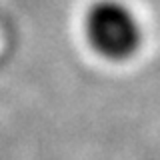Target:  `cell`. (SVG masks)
<instances>
[{
    "mask_svg": "<svg viewBox=\"0 0 160 160\" xmlns=\"http://www.w3.org/2000/svg\"><path fill=\"white\" fill-rule=\"evenodd\" d=\"M86 38L100 56L126 60L140 46V24L134 12L118 0L94 2L84 20Z\"/></svg>",
    "mask_w": 160,
    "mask_h": 160,
    "instance_id": "obj_1",
    "label": "cell"
}]
</instances>
